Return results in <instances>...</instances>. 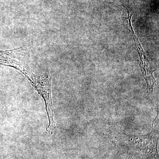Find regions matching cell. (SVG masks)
Returning <instances> with one entry per match:
<instances>
[]
</instances>
